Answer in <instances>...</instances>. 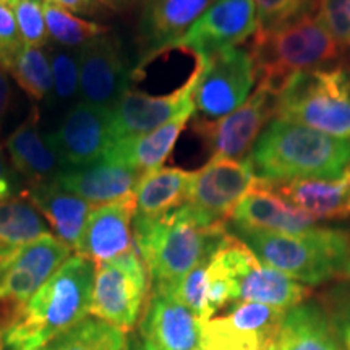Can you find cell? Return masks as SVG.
I'll return each instance as SVG.
<instances>
[{
  "mask_svg": "<svg viewBox=\"0 0 350 350\" xmlns=\"http://www.w3.org/2000/svg\"><path fill=\"white\" fill-rule=\"evenodd\" d=\"M255 81V65L248 51L230 47L203 59L193 91L196 120H217L234 112L250 96Z\"/></svg>",
  "mask_w": 350,
  "mask_h": 350,
  "instance_id": "9c48e42d",
  "label": "cell"
},
{
  "mask_svg": "<svg viewBox=\"0 0 350 350\" xmlns=\"http://www.w3.org/2000/svg\"><path fill=\"white\" fill-rule=\"evenodd\" d=\"M46 138L65 167H85L98 163L112 144L107 109L83 100L77 103L65 113L59 129Z\"/></svg>",
  "mask_w": 350,
  "mask_h": 350,
  "instance_id": "2e32d148",
  "label": "cell"
},
{
  "mask_svg": "<svg viewBox=\"0 0 350 350\" xmlns=\"http://www.w3.org/2000/svg\"><path fill=\"white\" fill-rule=\"evenodd\" d=\"M209 261V260H208ZM208 261L201 262L195 269H191L185 278L175 287L174 297L182 301L187 308L196 314L201 323L208 321V292H209V275H208Z\"/></svg>",
  "mask_w": 350,
  "mask_h": 350,
  "instance_id": "d590c367",
  "label": "cell"
},
{
  "mask_svg": "<svg viewBox=\"0 0 350 350\" xmlns=\"http://www.w3.org/2000/svg\"><path fill=\"white\" fill-rule=\"evenodd\" d=\"M273 187V185H271ZM288 203L314 219L350 217V169L339 178H300L273 187Z\"/></svg>",
  "mask_w": 350,
  "mask_h": 350,
  "instance_id": "d4e9b609",
  "label": "cell"
},
{
  "mask_svg": "<svg viewBox=\"0 0 350 350\" xmlns=\"http://www.w3.org/2000/svg\"><path fill=\"white\" fill-rule=\"evenodd\" d=\"M13 169L31 183L54 182L65 170L59 154L39 130L38 112L33 109L29 117L7 139Z\"/></svg>",
  "mask_w": 350,
  "mask_h": 350,
  "instance_id": "cb8c5ba5",
  "label": "cell"
},
{
  "mask_svg": "<svg viewBox=\"0 0 350 350\" xmlns=\"http://www.w3.org/2000/svg\"><path fill=\"white\" fill-rule=\"evenodd\" d=\"M287 312L239 301L224 317L201 323L200 350H275Z\"/></svg>",
  "mask_w": 350,
  "mask_h": 350,
  "instance_id": "4fadbf2b",
  "label": "cell"
},
{
  "mask_svg": "<svg viewBox=\"0 0 350 350\" xmlns=\"http://www.w3.org/2000/svg\"><path fill=\"white\" fill-rule=\"evenodd\" d=\"M275 350H344V347L325 306L304 301L286 313Z\"/></svg>",
  "mask_w": 350,
  "mask_h": 350,
  "instance_id": "484cf974",
  "label": "cell"
},
{
  "mask_svg": "<svg viewBox=\"0 0 350 350\" xmlns=\"http://www.w3.org/2000/svg\"><path fill=\"white\" fill-rule=\"evenodd\" d=\"M248 52L258 85L279 94L297 73L338 65L344 49L313 15L275 31H256Z\"/></svg>",
  "mask_w": 350,
  "mask_h": 350,
  "instance_id": "5b68a950",
  "label": "cell"
},
{
  "mask_svg": "<svg viewBox=\"0 0 350 350\" xmlns=\"http://www.w3.org/2000/svg\"><path fill=\"white\" fill-rule=\"evenodd\" d=\"M191 116H180L154 131L112 143L104 159L148 174L163 167Z\"/></svg>",
  "mask_w": 350,
  "mask_h": 350,
  "instance_id": "4316f807",
  "label": "cell"
},
{
  "mask_svg": "<svg viewBox=\"0 0 350 350\" xmlns=\"http://www.w3.org/2000/svg\"><path fill=\"white\" fill-rule=\"evenodd\" d=\"M319 0H255L258 31L286 28L317 15Z\"/></svg>",
  "mask_w": 350,
  "mask_h": 350,
  "instance_id": "d6a6232c",
  "label": "cell"
},
{
  "mask_svg": "<svg viewBox=\"0 0 350 350\" xmlns=\"http://www.w3.org/2000/svg\"><path fill=\"white\" fill-rule=\"evenodd\" d=\"M52 60V93L55 103H65L78 93V54L64 47H51Z\"/></svg>",
  "mask_w": 350,
  "mask_h": 350,
  "instance_id": "e575fe53",
  "label": "cell"
},
{
  "mask_svg": "<svg viewBox=\"0 0 350 350\" xmlns=\"http://www.w3.org/2000/svg\"><path fill=\"white\" fill-rule=\"evenodd\" d=\"M256 31L255 0H216L174 47L208 59L240 46Z\"/></svg>",
  "mask_w": 350,
  "mask_h": 350,
  "instance_id": "5bb4252c",
  "label": "cell"
},
{
  "mask_svg": "<svg viewBox=\"0 0 350 350\" xmlns=\"http://www.w3.org/2000/svg\"><path fill=\"white\" fill-rule=\"evenodd\" d=\"M275 117L350 139V67L332 65L288 78L278 94Z\"/></svg>",
  "mask_w": 350,
  "mask_h": 350,
  "instance_id": "8992f818",
  "label": "cell"
},
{
  "mask_svg": "<svg viewBox=\"0 0 350 350\" xmlns=\"http://www.w3.org/2000/svg\"><path fill=\"white\" fill-rule=\"evenodd\" d=\"M8 73L33 100H42L52 91V68L42 47L25 44Z\"/></svg>",
  "mask_w": 350,
  "mask_h": 350,
  "instance_id": "1f68e13d",
  "label": "cell"
},
{
  "mask_svg": "<svg viewBox=\"0 0 350 350\" xmlns=\"http://www.w3.org/2000/svg\"><path fill=\"white\" fill-rule=\"evenodd\" d=\"M278 94L258 85L242 106L217 120H196L195 130L209 144L213 157L242 161L250 156L262 130L275 119Z\"/></svg>",
  "mask_w": 350,
  "mask_h": 350,
  "instance_id": "8fae6325",
  "label": "cell"
},
{
  "mask_svg": "<svg viewBox=\"0 0 350 350\" xmlns=\"http://www.w3.org/2000/svg\"><path fill=\"white\" fill-rule=\"evenodd\" d=\"M317 18L345 51L350 44V0H319Z\"/></svg>",
  "mask_w": 350,
  "mask_h": 350,
  "instance_id": "8d00e7d4",
  "label": "cell"
},
{
  "mask_svg": "<svg viewBox=\"0 0 350 350\" xmlns=\"http://www.w3.org/2000/svg\"><path fill=\"white\" fill-rule=\"evenodd\" d=\"M193 172L177 167H161L144 174L135 190V216L159 219L187 204Z\"/></svg>",
  "mask_w": 350,
  "mask_h": 350,
  "instance_id": "83f0119b",
  "label": "cell"
},
{
  "mask_svg": "<svg viewBox=\"0 0 350 350\" xmlns=\"http://www.w3.org/2000/svg\"><path fill=\"white\" fill-rule=\"evenodd\" d=\"M41 7L49 36L67 49H81L85 44L109 31L107 26L83 20L52 2H41Z\"/></svg>",
  "mask_w": 350,
  "mask_h": 350,
  "instance_id": "4dcf8cb0",
  "label": "cell"
},
{
  "mask_svg": "<svg viewBox=\"0 0 350 350\" xmlns=\"http://www.w3.org/2000/svg\"><path fill=\"white\" fill-rule=\"evenodd\" d=\"M150 278L137 247L116 260L96 265L90 313L130 332L138 323Z\"/></svg>",
  "mask_w": 350,
  "mask_h": 350,
  "instance_id": "ba28073f",
  "label": "cell"
},
{
  "mask_svg": "<svg viewBox=\"0 0 350 350\" xmlns=\"http://www.w3.org/2000/svg\"><path fill=\"white\" fill-rule=\"evenodd\" d=\"M344 278H347V279H350V253H349L347 262H345V269H344Z\"/></svg>",
  "mask_w": 350,
  "mask_h": 350,
  "instance_id": "f6af8a7d",
  "label": "cell"
},
{
  "mask_svg": "<svg viewBox=\"0 0 350 350\" xmlns=\"http://www.w3.org/2000/svg\"><path fill=\"white\" fill-rule=\"evenodd\" d=\"M227 230L242 240L261 262L297 282L319 286L344 278L350 253L347 230L317 226L301 234H275L234 226H227Z\"/></svg>",
  "mask_w": 350,
  "mask_h": 350,
  "instance_id": "277c9868",
  "label": "cell"
},
{
  "mask_svg": "<svg viewBox=\"0 0 350 350\" xmlns=\"http://www.w3.org/2000/svg\"><path fill=\"white\" fill-rule=\"evenodd\" d=\"M248 159L258 180L273 187L300 178L332 180L350 165V139L275 117L262 130Z\"/></svg>",
  "mask_w": 350,
  "mask_h": 350,
  "instance_id": "7a4b0ae2",
  "label": "cell"
},
{
  "mask_svg": "<svg viewBox=\"0 0 350 350\" xmlns=\"http://www.w3.org/2000/svg\"><path fill=\"white\" fill-rule=\"evenodd\" d=\"M125 350H144V347H143V344L139 342L138 339L130 338V339H129V344H126V347H125Z\"/></svg>",
  "mask_w": 350,
  "mask_h": 350,
  "instance_id": "ee69618b",
  "label": "cell"
},
{
  "mask_svg": "<svg viewBox=\"0 0 350 350\" xmlns=\"http://www.w3.org/2000/svg\"><path fill=\"white\" fill-rule=\"evenodd\" d=\"M49 234L42 214L23 195L0 200V265L25 245Z\"/></svg>",
  "mask_w": 350,
  "mask_h": 350,
  "instance_id": "f1b7e54d",
  "label": "cell"
},
{
  "mask_svg": "<svg viewBox=\"0 0 350 350\" xmlns=\"http://www.w3.org/2000/svg\"><path fill=\"white\" fill-rule=\"evenodd\" d=\"M131 229L146 266L150 291L165 294H174L178 282L208 261L229 235L227 224H203L188 204L159 219L133 217Z\"/></svg>",
  "mask_w": 350,
  "mask_h": 350,
  "instance_id": "6da1fadb",
  "label": "cell"
},
{
  "mask_svg": "<svg viewBox=\"0 0 350 350\" xmlns=\"http://www.w3.org/2000/svg\"><path fill=\"white\" fill-rule=\"evenodd\" d=\"M126 332L91 314L39 350H125Z\"/></svg>",
  "mask_w": 350,
  "mask_h": 350,
  "instance_id": "f546056e",
  "label": "cell"
},
{
  "mask_svg": "<svg viewBox=\"0 0 350 350\" xmlns=\"http://www.w3.org/2000/svg\"><path fill=\"white\" fill-rule=\"evenodd\" d=\"M16 170H12L8 165L5 154L0 150V200H7L15 196L16 187H18V177L15 175Z\"/></svg>",
  "mask_w": 350,
  "mask_h": 350,
  "instance_id": "ab89813d",
  "label": "cell"
},
{
  "mask_svg": "<svg viewBox=\"0 0 350 350\" xmlns=\"http://www.w3.org/2000/svg\"><path fill=\"white\" fill-rule=\"evenodd\" d=\"M96 265L73 255L28 301L25 317L2 339L8 350H39L90 314Z\"/></svg>",
  "mask_w": 350,
  "mask_h": 350,
  "instance_id": "3957f363",
  "label": "cell"
},
{
  "mask_svg": "<svg viewBox=\"0 0 350 350\" xmlns=\"http://www.w3.org/2000/svg\"><path fill=\"white\" fill-rule=\"evenodd\" d=\"M21 195L31 201L33 206L49 221L55 237L77 252L93 206L55 182L31 183Z\"/></svg>",
  "mask_w": 350,
  "mask_h": 350,
  "instance_id": "603a6c76",
  "label": "cell"
},
{
  "mask_svg": "<svg viewBox=\"0 0 350 350\" xmlns=\"http://www.w3.org/2000/svg\"><path fill=\"white\" fill-rule=\"evenodd\" d=\"M0 347H2V340H0Z\"/></svg>",
  "mask_w": 350,
  "mask_h": 350,
  "instance_id": "bcb514c9",
  "label": "cell"
},
{
  "mask_svg": "<svg viewBox=\"0 0 350 350\" xmlns=\"http://www.w3.org/2000/svg\"><path fill=\"white\" fill-rule=\"evenodd\" d=\"M216 255L234 286L235 304L256 301L288 312L312 295V291L304 284L261 262L255 253L230 232Z\"/></svg>",
  "mask_w": 350,
  "mask_h": 350,
  "instance_id": "52a82bcc",
  "label": "cell"
},
{
  "mask_svg": "<svg viewBox=\"0 0 350 350\" xmlns=\"http://www.w3.org/2000/svg\"><path fill=\"white\" fill-rule=\"evenodd\" d=\"M229 221L234 227L275 234H301L317 226V219L295 208L273 187L261 180L239 201Z\"/></svg>",
  "mask_w": 350,
  "mask_h": 350,
  "instance_id": "d6986e66",
  "label": "cell"
},
{
  "mask_svg": "<svg viewBox=\"0 0 350 350\" xmlns=\"http://www.w3.org/2000/svg\"><path fill=\"white\" fill-rule=\"evenodd\" d=\"M39 2H52L55 5L67 8L68 12L80 13V15L94 16L104 12V7L96 0H39Z\"/></svg>",
  "mask_w": 350,
  "mask_h": 350,
  "instance_id": "60d3db41",
  "label": "cell"
},
{
  "mask_svg": "<svg viewBox=\"0 0 350 350\" xmlns=\"http://www.w3.org/2000/svg\"><path fill=\"white\" fill-rule=\"evenodd\" d=\"M99 2L104 8H109V10H116V12H122L125 8H129L135 0H96Z\"/></svg>",
  "mask_w": 350,
  "mask_h": 350,
  "instance_id": "7bdbcfd3",
  "label": "cell"
},
{
  "mask_svg": "<svg viewBox=\"0 0 350 350\" xmlns=\"http://www.w3.org/2000/svg\"><path fill=\"white\" fill-rule=\"evenodd\" d=\"M193 350H200V349H193Z\"/></svg>",
  "mask_w": 350,
  "mask_h": 350,
  "instance_id": "7dc6e473",
  "label": "cell"
},
{
  "mask_svg": "<svg viewBox=\"0 0 350 350\" xmlns=\"http://www.w3.org/2000/svg\"><path fill=\"white\" fill-rule=\"evenodd\" d=\"M216 0H146L142 38L146 55L170 49Z\"/></svg>",
  "mask_w": 350,
  "mask_h": 350,
  "instance_id": "7402d4cb",
  "label": "cell"
},
{
  "mask_svg": "<svg viewBox=\"0 0 350 350\" xmlns=\"http://www.w3.org/2000/svg\"><path fill=\"white\" fill-rule=\"evenodd\" d=\"M139 334L144 350H193L200 347L201 321L172 294L150 291Z\"/></svg>",
  "mask_w": 350,
  "mask_h": 350,
  "instance_id": "ac0fdd59",
  "label": "cell"
},
{
  "mask_svg": "<svg viewBox=\"0 0 350 350\" xmlns=\"http://www.w3.org/2000/svg\"><path fill=\"white\" fill-rule=\"evenodd\" d=\"M142 177L138 170L100 159L85 167H67L54 182L96 208L133 200Z\"/></svg>",
  "mask_w": 350,
  "mask_h": 350,
  "instance_id": "ffe728a7",
  "label": "cell"
},
{
  "mask_svg": "<svg viewBox=\"0 0 350 350\" xmlns=\"http://www.w3.org/2000/svg\"><path fill=\"white\" fill-rule=\"evenodd\" d=\"M133 216L135 198L91 209L78 245V255L98 265L133 250Z\"/></svg>",
  "mask_w": 350,
  "mask_h": 350,
  "instance_id": "44dd1931",
  "label": "cell"
},
{
  "mask_svg": "<svg viewBox=\"0 0 350 350\" xmlns=\"http://www.w3.org/2000/svg\"><path fill=\"white\" fill-rule=\"evenodd\" d=\"M201 67L203 59L196 57L190 77L169 94H148L129 88L119 100L107 109L112 143L146 135L180 116H193V91Z\"/></svg>",
  "mask_w": 350,
  "mask_h": 350,
  "instance_id": "30bf717a",
  "label": "cell"
},
{
  "mask_svg": "<svg viewBox=\"0 0 350 350\" xmlns=\"http://www.w3.org/2000/svg\"><path fill=\"white\" fill-rule=\"evenodd\" d=\"M12 8L20 36L26 46L46 47L49 41L46 20L39 0H2Z\"/></svg>",
  "mask_w": 350,
  "mask_h": 350,
  "instance_id": "836d02e7",
  "label": "cell"
},
{
  "mask_svg": "<svg viewBox=\"0 0 350 350\" xmlns=\"http://www.w3.org/2000/svg\"><path fill=\"white\" fill-rule=\"evenodd\" d=\"M23 46L12 8L0 0V67L5 72L10 70Z\"/></svg>",
  "mask_w": 350,
  "mask_h": 350,
  "instance_id": "74e56055",
  "label": "cell"
},
{
  "mask_svg": "<svg viewBox=\"0 0 350 350\" xmlns=\"http://www.w3.org/2000/svg\"><path fill=\"white\" fill-rule=\"evenodd\" d=\"M349 169H350V165H349Z\"/></svg>",
  "mask_w": 350,
  "mask_h": 350,
  "instance_id": "c3c4849f",
  "label": "cell"
},
{
  "mask_svg": "<svg viewBox=\"0 0 350 350\" xmlns=\"http://www.w3.org/2000/svg\"><path fill=\"white\" fill-rule=\"evenodd\" d=\"M258 182L250 159L211 161L193 172L187 204L206 226L227 224L239 201Z\"/></svg>",
  "mask_w": 350,
  "mask_h": 350,
  "instance_id": "7c38bea8",
  "label": "cell"
},
{
  "mask_svg": "<svg viewBox=\"0 0 350 350\" xmlns=\"http://www.w3.org/2000/svg\"><path fill=\"white\" fill-rule=\"evenodd\" d=\"M327 314L338 329L344 350H350V292L345 294L338 292L332 297V312H327Z\"/></svg>",
  "mask_w": 350,
  "mask_h": 350,
  "instance_id": "f35d334b",
  "label": "cell"
},
{
  "mask_svg": "<svg viewBox=\"0 0 350 350\" xmlns=\"http://www.w3.org/2000/svg\"><path fill=\"white\" fill-rule=\"evenodd\" d=\"M70 256L72 248L55 235H41L0 265V295L28 304Z\"/></svg>",
  "mask_w": 350,
  "mask_h": 350,
  "instance_id": "e0dca14e",
  "label": "cell"
},
{
  "mask_svg": "<svg viewBox=\"0 0 350 350\" xmlns=\"http://www.w3.org/2000/svg\"><path fill=\"white\" fill-rule=\"evenodd\" d=\"M12 100V85L8 72L0 67V130H2L3 122L8 116V109H10Z\"/></svg>",
  "mask_w": 350,
  "mask_h": 350,
  "instance_id": "b9f144b4",
  "label": "cell"
},
{
  "mask_svg": "<svg viewBox=\"0 0 350 350\" xmlns=\"http://www.w3.org/2000/svg\"><path fill=\"white\" fill-rule=\"evenodd\" d=\"M83 103L109 109L129 90L131 73L119 39L109 31L78 49Z\"/></svg>",
  "mask_w": 350,
  "mask_h": 350,
  "instance_id": "9a60e30c",
  "label": "cell"
}]
</instances>
